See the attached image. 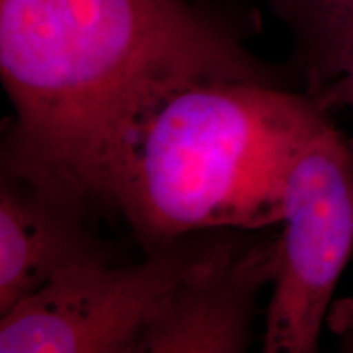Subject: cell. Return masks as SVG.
<instances>
[{
    "instance_id": "6da1fadb",
    "label": "cell",
    "mask_w": 353,
    "mask_h": 353,
    "mask_svg": "<svg viewBox=\"0 0 353 353\" xmlns=\"http://www.w3.org/2000/svg\"><path fill=\"white\" fill-rule=\"evenodd\" d=\"M0 77L15 121L2 164L110 210L145 118L210 81L285 85L226 17L190 0H0Z\"/></svg>"
},
{
    "instance_id": "7a4b0ae2",
    "label": "cell",
    "mask_w": 353,
    "mask_h": 353,
    "mask_svg": "<svg viewBox=\"0 0 353 353\" xmlns=\"http://www.w3.org/2000/svg\"><path fill=\"white\" fill-rule=\"evenodd\" d=\"M327 120L309 94L254 81L195 83L132 134L110 192L145 250L211 229L281 221L294 154Z\"/></svg>"
},
{
    "instance_id": "3957f363",
    "label": "cell",
    "mask_w": 353,
    "mask_h": 353,
    "mask_svg": "<svg viewBox=\"0 0 353 353\" xmlns=\"http://www.w3.org/2000/svg\"><path fill=\"white\" fill-rule=\"evenodd\" d=\"M265 353H314L353 252V136L329 118L294 154L281 195Z\"/></svg>"
},
{
    "instance_id": "277c9868",
    "label": "cell",
    "mask_w": 353,
    "mask_h": 353,
    "mask_svg": "<svg viewBox=\"0 0 353 353\" xmlns=\"http://www.w3.org/2000/svg\"><path fill=\"white\" fill-rule=\"evenodd\" d=\"M219 231L159 244L126 267L108 259L70 265L2 316L0 353H139L159 306Z\"/></svg>"
},
{
    "instance_id": "5b68a950",
    "label": "cell",
    "mask_w": 353,
    "mask_h": 353,
    "mask_svg": "<svg viewBox=\"0 0 353 353\" xmlns=\"http://www.w3.org/2000/svg\"><path fill=\"white\" fill-rule=\"evenodd\" d=\"M221 229L214 244L162 301L139 353H239L252 337L260 291L275 273L276 241Z\"/></svg>"
},
{
    "instance_id": "8992f818",
    "label": "cell",
    "mask_w": 353,
    "mask_h": 353,
    "mask_svg": "<svg viewBox=\"0 0 353 353\" xmlns=\"http://www.w3.org/2000/svg\"><path fill=\"white\" fill-rule=\"evenodd\" d=\"M90 208L34 176L0 165V316L70 265L108 259Z\"/></svg>"
},
{
    "instance_id": "52a82bcc",
    "label": "cell",
    "mask_w": 353,
    "mask_h": 353,
    "mask_svg": "<svg viewBox=\"0 0 353 353\" xmlns=\"http://www.w3.org/2000/svg\"><path fill=\"white\" fill-rule=\"evenodd\" d=\"M293 43V70L317 97L353 69V0H268Z\"/></svg>"
},
{
    "instance_id": "ba28073f",
    "label": "cell",
    "mask_w": 353,
    "mask_h": 353,
    "mask_svg": "<svg viewBox=\"0 0 353 353\" xmlns=\"http://www.w3.org/2000/svg\"><path fill=\"white\" fill-rule=\"evenodd\" d=\"M329 327L337 335L342 352H353V298L341 299L330 307Z\"/></svg>"
},
{
    "instance_id": "9c48e42d",
    "label": "cell",
    "mask_w": 353,
    "mask_h": 353,
    "mask_svg": "<svg viewBox=\"0 0 353 353\" xmlns=\"http://www.w3.org/2000/svg\"><path fill=\"white\" fill-rule=\"evenodd\" d=\"M314 99L325 112L335 107H347L353 112V69L325 87Z\"/></svg>"
}]
</instances>
